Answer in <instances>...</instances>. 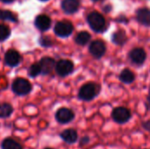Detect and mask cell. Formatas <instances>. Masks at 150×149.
Wrapping results in <instances>:
<instances>
[{
	"label": "cell",
	"instance_id": "cell-1",
	"mask_svg": "<svg viewBox=\"0 0 150 149\" xmlns=\"http://www.w3.org/2000/svg\"><path fill=\"white\" fill-rule=\"evenodd\" d=\"M99 86L93 83H88L83 84L78 92V97L79 99L83 101H91L93 100L99 93Z\"/></svg>",
	"mask_w": 150,
	"mask_h": 149
},
{
	"label": "cell",
	"instance_id": "cell-2",
	"mask_svg": "<svg viewBox=\"0 0 150 149\" xmlns=\"http://www.w3.org/2000/svg\"><path fill=\"white\" fill-rule=\"evenodd\" d=\"M87 21L91 28L97 32H102L105 27V19L104 16L98 11L91 12L87 17Z\"/></svg>",
	"mask_w": 150,
	"mask_h": 149
},
{
	"label": "cell",
	"instance_id": "cell-3",
	"mask_svg": "<svg viewBox=\"0 0 150 149\" xmlns=\"http://www.w3.org/2000/svg\"><path fill=\"white\" fill-rule=\"evenodd\" d=\"M112 118L113 121L116 122L117 124L124 125L131 119L132 113L128 108L123 107V106H119L112 110Z\"/></svg>",
	"mask_w": 150,
	"mask_h": 149
},
{
	"label": "cell",
	"instance_id": "cell-4",
	"mask_svg": "<svg viewBox=\"0 0 150 149\" xmlns=\"http://www.w3.org/2000/svg\"><path fill=\"white\" fill-rule=\"evenodd\" d=\"M32 90L30 82L25 78H17L12 83V90L18 96H25Z\"/></svg>",
	"mask_w": 150,
	"mask_h": 149
},
{
	"label": "cell",
	"instance_id": "cell-5",
	"mask_svg": "<svg viewBox=\"0 0 150 149\" xmlns=\"http://www.w3.org/2000/svg\"><path fill=\"white\" fill-rule=\"evenodd\" d=\"M75 119V113L72 110L62 107L60 108L55 113V119L61 125H66L73 121Z\"/></svg>",
	"mask_w": 150,
	"mask_h": 149
},
{
	"label": "cell",
	"instance_id": "cell-6",
	"mask_svg": "<svg viewBox=\"0 0 150 149\" xmlns=\"http://www.w3.org/2000/svg\"><path fill=\"white\" fill-rule=\"evenodd\" d=\"M73 25L69 21H60L54 25V32L59 37H68L73 32Z\"/></svg>",
	"mask_w": 150,
	"mask_h": 149
},
{
	"label": "cell",
	"instance_id": "cell-7",
	"mask_svg": "<svg viewBox=\"0 0 150 149\" xmlns=\"http://www.w3.org/2000/svg\"><path fill=\"white\" fill-rule=\"evenodd\" d=\"M74 69V64L69 60H61L55 65V70L61 76H66L72 73Z\"/></svg>",
	"mask_w": 150,
	"mask_h": 149
},
{
	"label": "cell",
	"instance_id": "cell-8",
	"mask_svg": "<svg viewBox=\"0 0 150 149\" xmlns=\"http://www.w3.org/2000/svg\"><path fill=\"white\" fill-rule=\"evenodd\" d=\"M89 50L94 58L99 59L105 54L106 47L102 40H94L91 43Z\"/></svg>",
	"mask_w": 150,
	"mask_h": 149
},
{
	"label": "cell",
	"instance_id": "cell-9",
	"mask_svg": "<svg viewBox=\"0 0 150 149\" xmlns=\"http://www.w3.org/2000/svg\"><path fill=\"white\" fill-rule=\"evenodd\" d=\"M60 138L67 144L73 145L78 141V133L76 130L73 128H68L63 130L60 133Z\"/></svg>",
	"mask_w": 150,
	"mask_h": 149
},
{
	"label": "cell",
	"instance_id": "cell-10",
	"mask_svg": "<svg viewBox=\"0 0 150 149\" xmlns=\"http://www.w3.org/2000/svg\"><path fill=\"white\" fill-rule=\"evenodd\" d=\"M147 54L146 52L143 48L141 47H137V48H134L130 53H129V58L130 60L137 65H141L142 63H144L145 60H146Z\"/></svg>",
	"mask_w": 150,
	"mask_h": 149
},
{
	"label": "cell",
	"instance_id": "cell-11",
	"mask_svg": "<svg viewBox=\"0 0 150 149\" xmlns=\"http://www.w3.org/2000/svg\"><path fill=\"white\" fill-rule=\"evenodd\" d=\"M20 54L13 49H10L6 52L4 55V61L10 67L17 66L20 61Z\"/></svg>",
	"mask_w": 150,
	"mask_h": 149
},
{
	"label": "cell",
	"instance_id": "cell-12",
	"mask_svg": "<svg viewBox=\"0 0 150 149\" xmlns=\"http://www.w3.org/2000/svg\"><path fill=\"white\" fill-rule=\"evenodd\" d=\"M39 65L40 67L41 73L44 75H47L51 73L54 68L55 67V61L50 57H44L40 61Z\"/></svg>",
	"mask_w": 150,
	"mask_h": 149
},
{
	"label": "cell",
	"instance_id": "cell-13",
	"mask_svg": "<svg viewBox=\"0 0 150 149\" xmlns=\"http://www.w3.org/2000/svg\"><path fill=\"white\" fill-rule=\"evenodd\" d=\"M137 20L143 25H150V10L148 8H140L136 11Z\"/></svg>",
	"mask_w": 150,
	"mask_h": 149
},
{
	"label": "cell",
	"instance_id": "cell-14",
	"mask_svg": "<svg viewBox=\"0 0 150 149\" xmlns=\"http://www.w3.org/2000/svg\"><path fill=\"white\" fill-rule=\"evenodd\" d=\"M35 25L40 31H47L51 25V19L47 15H39L35 19Z\"/></svg>",
	"mask_w": 150,
	"mask_h": 149
},
{
	"label": "cell",
	"instance_id": "cell-15",
	"mask_svg": "<svg viewBox=\"0 0 150 149\" xmlns=\"http://www.w3.org/2000/svg\"><path fill=\"white\" fill-rule=\"evenodd\" d=\"M62 10L68 14H73L77 11L79 8L78 0H63L62 3Z\"/></svg>",
	"mask_w": 150,
	"mask_h": 149
},
{
	"label": "cell",
	"instance_id": "cell-16",
	"mask_svg": "<svg viewBox=\"0 0 150 149\" xmlns=\"http://www.w3.org/2000/svg\"><path fill=\"white\" fill-rule=\"evenodd\" d=\"M1 148L2 149H24L23 147L16 141L15 140L11 138H6L4 139L1 143Z\"/></svg>",
	"mask_w": 150,
	"mask_h": 149
},
{
	"label": "cell",
	"instance_id": "cell-17",
	"mask_svg": "<svg viewBox=\"0 0 150 149\" xmlns=\"http://www.w3.org/2000/svg\"><path fill=\"white\" fill-rule=\"evenodd\" d=\"M112 42L117 45H124L127 38L126 32L123 30H119L112 34Z\"/></svg>",
	"mask_w": 150,
	"mask_h": 149
},
{
	"label": "cell",
	"instance_id": "cell-18",
	"mask_svg": "<svg viewBox=\"0 0 150 149\" xmlns=\"http://www.w3.org/2000/svg\"><path fill=\"white\" fill-rule=\"evenodd\" d=\"M120 79L122 83H132L134 79H135V76H134V74L128 68H125L124 70H122V72L120 73Z\"/></svg>",
	"mask_w": 150,
	"mask_h": 149
},
{
	"label": "cell",
	"instance_id": "cell-19",
	"mask_svg": "<svg viewBox=\"0 0 150 149\" xmlns=\"http://www.w3.org/2000/svg\"><path fill=\"white\" fill-rule=\"evenodd\" d=\"M91 40V34L88 32H80L79 33L76 34L75 41L76 42V44L81 45V46H84L86 45L89 40Z\"/></svg>",
	"mask_w": 150,
	"mask_h": 149
},
{
	"label": "cell",
	"instance_id": "cell-20",
	"mask_svg": "<svg viewBox=\"0 0 150 149\" xmlns=\"http://www.w3.org/2000/svg\"><path fill=\"white\" fill-rule=\"evenodd\" d=\"M13 112V108L10 104H1L0 105V119L9 118Z\"/></svg>",
	"mask_w": 150,
	"mask_h": 149
},
{
	"label": "cell",
	"instance_id": "cell-21",
	"mask_svg": "<svg viewBox=\"0 0 150 149\" xmlns=\"http://www.w3.org/2000/svg\"><path fill=\"white\" fill-rule=\"evenodd\" d=\"M0 19L10 20L11 22H16L17 21V17L12 12H11L10 11L0 10Z\"/></svg>",
	"mask_w": 150,
	"mask_h": 149
},
{
	"label": "cell",
	"instance_id": "cell-22",
	"mask_svg": "<svg viewBox=\"0 0 150 149\" xmlns=\"http://www.w3.org/2000/svg\"><path fill=\"white\" fill-rule=\"evenodd\" d=\"M10 29L8 26L0 24V41L5 40L10 36Z\"/></svg>",
	"mask_w": 150,
	"mask_h": 149
},
{
	"label": "cell",
	"instance_id": "cell-23",
	"mask_svg": "<svg viewBox=\"0 0 150 149\" xmlns=\"http://www.w3.org/2000/svg\"><path fill=\"white\" fill-rule=\"evenodd\" d=\"M40 73H41V70H40V67L39 63H35L31 66V68L29 69V74L31 76L35 77L38 75H40Z\"/></svg>",
	"mask_w": 150,
	"mask_h": 149
},
{
	"label": "cell",
	"instance_id": "cell-24",
	"mask_svg": "<svg viewBox=\"0 0 150 149\" xmlns=\"http://www.w3.org/2000/svg\"><path fill=\"white\" fill-rule=\"evenodd\" d=\"M91 141V139L88 135H85V136H83L80 141H79V147L80 148H83V147H85L87 146Z\"/></svg>",
	"mask_w": 150,
	"mask_h": 149
},
{
	"label": "cell",
	"instance_id": "cell-25",
	"mask_svg": "<svg viewBox=\"0 0 150 149\" xmlns=\"http://www.w3.org/2000/svg\"><path fill=\"white\" fill-rule=\"evenodd\" d=\"M142 127H143V129H145L146 131L150 133V119L142 123Z\"/></svg>",
	"mask_w": 150,
	"mask_h": 149
},
{
	"label": "cell",
	"instance_id": "cell-26",
	"mask_svg": "<svg viewBox=\"0 0 150 149\" xmlns=\"http://www.w3.org/2000/svg\"><path fill=\"white\" fill-rule=\"evenodd\" d=\"M147 106H148V109L150 111V94L148 96V98H147Z\"/></svg>",
	"mask_w": 150,
	"mask_h": 149
},
{
	"label": "cell",
	"instance_id": "cell-27",
	"mask_svg": "<svg viewBox=\"0 0 150 149\" xmlns=\"http://www.w3.org/2000/svg\"><path fill=\"white\" fill-rule=\"evenodd\" d=\"M1 1L4 2V3H11V2H12L14 0H1Z\"/></svg>",
	"mask_w": 150,
	"mask_h": 149
},
{
	"label": "cell",
	"instance_id": "cell-28",
	"mask_svg": "<svg viewBox=\"0 0 150 149\" xmlns=\"http://www.w3.org/2000/svg\"><path fill=\"white\" fill-rule=\"evenodd\" d=\"M93 2H98V1H101V0H92Z\"/></svg>",
	"mask_w": 150,
	"mask_h": 149
},
{
	"label": "cell",
	"instance_id": "cell-29",
	"mask_svg": "<svg viewBox=\"0 0 150 149\" xmlns=\"http://www.w3.org/2000/svg\"><path fill=\"white\" fill-rule=\"evenodd\" d=\"M44 149H53V148H44Z\"/></svg>",
	"mask_w": 150,
	"mask_h": 149
},
{
	"label": "cell",
	"instance_id": "cell-30",
	"mask_svg": "<svg viewBox=\"0 0 150 149\" xmlns=\"http://www.w3.org/2000/svg\"><path fill=\"white\" fill-rule=\"evenodd\" d=\"M41 1H47V0H41Z\"/></svg>",
	"mask_w": 150,
	"mask_h": 149
},
{
	"label": "cell",
	"instance_id": "cell-31",
	"mask_svg": "<svg viewBox=\"0 0 150 149\" xmlns=\"http://www.w3.org/2000/svg\"><path fill=\"white\" fill-rule=\"evenodd\" d=\"M149 94H150V91H149Z\"/></svg>",
	"mask_w": 150,
	"mask_h": 149
},
{
	"label": "cell",
	"instance_id": "cell-32",
	"mask_svg": "<svg viewBox=\"0 0 150 149\" xmlns=\"http://www.w3.org/2000/svg\"><path fill=\"white\" fill-rule=\"evenodd\" d=\"M147 149H148V148H147Z\"/></svg>",
	"mask_w": 150,
	"mask_h": 149
}]
</instances>
